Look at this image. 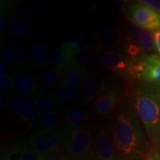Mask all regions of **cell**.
<instances>
[{
  "label": "cell",
  "instance_id": "6da1fadb",
  "mask_svg": "<svg viewBox=\"0 0 160 160\" xmlns=\"http://www.w3.org/2000/svg\"><path fill=\"white\" fill-rule=\"evenodd\" d=\"M111 133L117 160H139L145 155L146 140L131 102L120 104L113 111Z\"/></svg>",
  "mask_w": 160,
  "mask_h": 160
},
{
  "label": "cell",
  "instance_id": "7a4b0ae2",
  "mask_svg": "<svg viewBox=\"0 0 160 160\" xmlns=\"http://www.w3.org/2000/svg\"><path fill=\"white\" fill-rule=\"evenodd\" d=\"M133 106L148 136L156 139L160 131V88L148 84L138 86Z\"/></svg>",
  "mask_w": 160,
  "mask_h": 160
},
{
  "label": "cell",
  "instance_id": "3957f363",
  "mask_svg": "<svg viewBox=\"0 0 160 160\" xmlns=\"http://www.w3.org/2000/svg\"><path fill=\"white\" fill-rule=\"evenodd\" d=\"M28 141L38 160H50L65 153L64 135L57 127L37 128Z\"/></svg>",
  "mask_w": 160,
  "mask_h": 160
},
{
  "label": "cell",
  "instance_id": "277c9868",
  "mask_svg": "<svg viewBox=\"0 0 160 160\" xmlns=\"http://www.w3.org/2000/svg\"><path fill=\"white\" fill-rule=\"evenodd\" d=\"M96 134L91 123L63 134L66 154L71 160H97Z\"/></svg>",
  "mask_w": 160,
  "mask_h": 160
},
{
  "label": "cell",
  "instance_id": "5b68a950",
  "mask_svg": "<svg viewBox=\"0 0 160 160\" xmlns=\"http://www.w3.org/2000/svg\"><path fill=\"white\" fill-rule=\"evenodd\" d=\"M129 74L148 85L160 88V56L148 55L139 62H131Z\"/></svg>",
  "mask_w": 160,
  "mask_h": 160
},
{
  "label": "cell",
  "instance_id": "8992f818",
  "mask_svg": "<svg viewBox=\"0 0 160 160\" xmlns=\"http://www.w3.org/2000/svg\"><path fill=\"white\" fill-rule=\"evenodd\" d=\"M128 41L126 51L131 57H138L142 53H151L156 48L153 35L151 32L141 27L133 25L128 33Z\"/></svg>",
  "mask_w": 160,
  "mask_h": 160
},
{
  "label": "cell",
  "instance_id": "52a82bcc",
  "mask_svg": "<svg viewBox=\"0 0 160 160\" xmlns=\"http://www.w3.org/2000/svg\"><path fill=\"white\" fill-rule=\"evenodd\" d=\"M128 17L133 25L148 30L157 31L160 29V14L140 3H132L128 9Z\"/></svg>",
  "mask_w": 160,
  "mask_h": 160
},
{
  "label": "cell",
  "instance_id": "ba28073f",
  "mask_svg": "<svg viewBox=\"0 0 160 160\" xmlns=\"http://www.w3.org/2000/svg\"><path fill=\"white\" fill-rule=\"evenodd\" d=\"M13 76V91L15 93L32 97L33 99L46 95V90L44 88L34 76L27 72H18Z\"/></svg>",
  "mask_w": 160,
  "mask_h": 160
},
{
  "label": "cell",
  "instance_id": "9c48e42d",
  "mask_svg": "<svg viewBox=\"0 0 160 160\" xmlns=\"http://www.w3.org/2000/svg\"><path fill=\"white\" fill-rule=\"evenodd\" d=\"M108 88V79L99 73L89 74L80 88V97L83 102L89 103Z\"/></svg>",
  "mask_w": 160,
  "mask_h": 160
},
{
  "label": "cell",
  "instance_id": "30bf717a",
  "mask_svg": "<svg viewBox=\"0 0 160 160\" xmlns=\"http://www.w3.org/2000/svg\"><path fill=\"white\" fill-rule=\"evenodd\" d=\"M8 107L17 113L22 121L32 122L37 118L39 110L34 101L25 96H15L11 98Z\"/></svg>",
  "mask_w": 160,
  "mask_h": 160
},
{
  "label": "cell",
  "instance_id": "8fae6325",
  "mask_svg": "<svg viewBox=\"0 0 160 160\" xmlns=\"http://www.w3.org/2000/svg\"><path fill=\"white\" fill-rule=\"evenodd\" d=\"M1 160H38L28 141L20 139L10 144L1 153Z\"/></svg>",
  "mask_w": 160,
  "mask_h": 160
},
{
  "label": "cell",
  "instance_id": "7c38bea8",
  "mask_svg": "<svg viewBox=\"0 0 160 160\" xmlns=\"http://www.w3.org/2000/svg\"><path fill=\"white\" fill-rule=\"evenodd\" d=\"M99 63L113 73L125 77L129 74L131 62L117 51H105L99 56Z\"/></svg>",
  "mask_w": 160,
  "mask_h": 160
},
{
  "label": "cell",
  "instance_id": "4fadbf2b",
  "mask_svg": "<svg viewBox=\"0 0 160 160\" xmlns=\"http://www.w3.org/2000/svg\"><path fill=\"white\" fill-rule=\"evenodd\" d=\"M1 11L26 22H31L37 17V9L33 5L18 1H1Z\"/></svg>",
  "mask_w": 160,
  "mask_h": 160
},
{
  "label": "cell",
  "instance_id": "5bb4252c",
  "mask_svg": "<svg viewBox=\"0 0 160 160\" xmlns=\"http://www.w3.org/2000/svg\"><path fill=\"white\" fill-rule=\"evenodd\" d=\"M95 151L97 160H117L111 129L103 128L97 132L95 138Z\"/></svg>",
  "mask_w": 160,
  "mask_h": 160
},
{
  "label": "cell",
  "instance_id": "9a60e30c",
  "mask_svg": "<svg viewBox=\"0 0 160 160\" xmlns=\"http://www.w3.org/2000/svg\"><path fill=\"white\" fill-rule=\"evenodd\" d=\"M88 75L89 72L85 68L71 64L59 71V85L76 88L82 85Z\"/></svg>",
  "mask_w": 160,
  "mask_h": 160
},
{
  "label": "cell",
  "instance_id": "2e32d148",
  "mask_svg": "<svg viewBox=\"0 0 160 160\" xmlns=\"http://www.w3.org/2000/svg\"><path fill=\"white\" fill-rule=\"evenodd\" d=\"M121 93L117 88L108 89L94 101L95 112L100 116L108 115L119 105Z\"/></svg>",
  "mask_w": 160,
  "mask_h": 160
},
{
  "label": "cell",
  "instance_id": "e0dca14e",
  "mask_svg": "<svg viewBox=\"0 0 160 160\" xmlns=\"http://www.w3.org/2000/svg\"><path fill=\"white\" fill-rule=\"evenodd\" d=\"M88 119L89 113L82 109L73 108L66 110L62 117V133L66 134L81 128L90 123Z\"/></svg>",
  "mask_w": 160,
  "mask_h": 160
},
{
  "label": "cell",
  "instance_id": "ac0fdd59",
  "mask_svg": "<svg viewBox=\"0 0 160 160\" xmlns=\"http://www.w3.org/2000/svg\"><path fill=\"white\" fill-rule=\"evenodd\" d=\"M99 44L107 48H114L119 44L120 37L116 28L107 23H99L94 31Z\"/></svg>",
  "mask_w": 160,
  "mask_h": 160
},
{
  "label": "cell",
  "instance_id": "d6986e66",
  "mask_svg": "<svg viewBox=\"0 0 160 160\" xmlns=\"http://www.w3.org/2000/svg\"><path fill=\"white\" fill-rule=\"evenodd\" d=\"M48 56L47 48L43 43H34L31 45L28 52L26 65L29 68L39 67L42 64H45Z\"/></svg>",
  "mask_w": 160,
  "mask_h": 160
},
{
  "label": "cell",
  "instance_id": "ffe728a7",
  "mask_svg": "<svg viewBox=\"0 0 160 160\" xmlns=\"http://www.w3.org/2000/svg\"><path fill=\"white\" fill-rule=\"evenodd\" d=\"M65 110L62 107H59L54 111L41 112L38 116L36 122L37 128H53L57 127L56 125L62 119Z\"/></svg>",
  "mask_w": 160,
  "mask_h": 160
},
{
  "label": "cell",
  "instance_id": "44dd1931",
  "mask_svg": "<svg viewBox=\"0 0 160 160\" xmlns=\"http://www.w3.org/2000/svg\"><path fill=\"white\" fill-rule=\"evenodd\" d=\"M28 52L20 46L12 45L4 49L1 54L3 62L8 64H19L26 62Z\"/></svg>",
  "mask_w": 160,
  "mask_h": 160
},
{
  "label": "cell",
  "instance_id": "7402d4cb",
  "mask_svg": "<svg viewBox=\"0 0 160 160\" xmlns=\"http://www.w3.org/2000/svg\"><path fill=\"white\" fill-rule=\"evenodd\" d=\"M46 65L53 66V68L60 71L71 64V57L65 50L60 48L51 51L48 56Z\"/></svg>",
  "mask_w": 160,
  "mask_h": 160
},
{
  "label": "cell",
  "instance_id": "603a6c76",
  "mask_svg": "<svg viewBox=\"0 0 160 160\" xmlns=\"http://www.w3.org/2000/svg\"><path fill=\"white\" fill-rule=\"evenodd\" d=\"M60 48L65 50L71 57H72L76 53L86 51L88 45L82 38L77 37V36H71L68 38L65 42H63Z\"/></svg>",
  "mask_w": 160,
  "mask_h": 160
},
{
  "label": "cell",
  "instance_id": "cb8c5ba5",
  "mask_svg": "<svg viewBox=\"0 0 160 160\" xmlns=\"http://www.w3.org/2000/svg\"><path fill=\"white\" fill-rule=\"evenodd\" d=\"M6 30L10 36L16 39H26L31 33V31L28 26L22 22L16 21V20L8 23Z\"/></svg>",
  "mask_w": 160,
  "mask_h": 160
},
{
  "label": "cell",
  "instance_id": "d4e9b609",
  "mask_svg": "<svg viewBox=\"0 0 160 160\" xmlns=\"http://www.w3.org/2000/svg\"><path fill=\"white\" fill-rule=\"evenodd\" d=\"M96 58L93 53L88 51L80 52L71 57L72 65L85 68L95 62Z\"/></svg>",
  "mask_w": 160,
  "mask_h": 160
},
{
  "label": "cell",
  "instance_id": "484cf974",
  "mask_svg": "<svg viewBox=\"0 0 160 160\" xmlns=\"http://www.w3.org/2000/svg\"><path fill=\"white\" fill-rule=\"evenodd\" d=\"M39 111L47 112L54 111L57 108V102L47 95L33 99Z\"/></svg>",
  "mask_w": 160,
  "mask_h": 160
},
{
  "label": "cell",
  "instance_id": "4316f807",
  "mask_svg": "<svg viewBox=\"0 0 160 160\" xmlns=\"http://www.w3.org/2000/svg\"><path fill=\"white\" fill-rule=\"evenodd\" d=\"M75 93V88L59 85L57 92H56V102L58 105H62V104H64L66 102L71 100L74 97Z\"/></svg>",
  "mask_w": 160,
  "mask_h": 160
},
{
  "label": "cell",
  "instance_id": "83f0119b",
  "mask_svg": "<svg viewBox=\"0 0 160 160\" xmlns=\"http://www.w3.org/2000/svg\"><path fill=\"white\" fill-rule=\"evenodd\" d=\"M57 76H59L58 70L55 68L47 70L40 76L39 82L45 89L53 87L55 84Z\"/></svg>",
  "mask_w": 160,
  "mask_h": 160
},
{
  "label": "cell",
  "instance_id": "f1b7e54d",
  "mask_svg": "<svg viewBox=\"0 0 160 160\" xmlns=\"http://www.w3.org/2000/svg\"><path fill=\"white\" fill-rule=\"evenodd\" d=\"M0 88L1 91L6 92L13 91V76L8 75L0 77Z\"/></svg>",
  "mask_w": 160,
  "mask_h": 160
},
{
  "label": "cell",
  "instance_id": "f546056e",
  "mask_svg": "<svg viewBox=\"0 0 160 160\" xmlns=\"http://www.w3.org/2000/svg\"><path fill=\"white\" fill-rule=\"evenodd\" d=\"M140 3L147 6L153 11L157 12L160 14V1H155V0H140Z\"/></svg>",
  "mask_w": 160,
  "mask_h": 160
},
{
  "label": "cell",
  "instance_id": "4dcf8cb0",
  "mask_svg": "<svg viewBox=\"0 0 160 160\" xmlns=\"http://www.w3.org/2000/svg\"><path fill=\"white\" fill-rule=\"evenodd\" d=\"M10 95L8 92L1 91L0 92V108L1 110H4L10 102Z\"/></svg>",
  "mask_w": 160,
  "mask_h": 160
},
{
  "label": "cell",
  "instance_id": "1f68e13d",
  "mask_svg": "<svg viewBox=\"0 0 160 160\" xmlns=\"http://www.w3.org/2000/svg\"><path fill=\"white\" fill-rule=\"evenodd\" d=\"M42 11H43L44 14L46 16V18H47V19H48L49 20H51L52 17H53L52 11L51 10V5L45 2V3L42 4Z\"/></svg>",
  "mask_w": 160,
  "mask_h": 160
},
{
  "label": "cell",
  "instance_id": "d6a6232c",
  "mask_svg": "<svg viewBox=\"0 0 160 160\" xmlns=\"http://www.w3.org/2000/svg\"><path fill=\"white\" fill-rule=\"evenodd\" d=\"M9 68L8 66L7 63L3 62L2 60H1L0 62V77H6V76H8V71H9Z\"/></svg>",
  "mask_w": 160,
  "mask_h": 160
},
{
  "label": "cell",
  "instance_id": "836d02e7",
  "mask_svg": "<svg viewBox=\"0 0 160 160\" xmlns=\"http://www.w3.org/2000/svg\"><path fill=\"white\" fill-rule=\"evenodd\" d=\"M5 13L2 11H1V16H0V34L2 38V34L5 32Z\"/></svg>",
  "mask_w": 160,
  "mask_h": 160
},
{
  "label": "cell",
  "instance_id": "e575fe53",
  "mask_svg": "<svg viewBox=\"0 0 160 160\" xmlns=\"http://www.w3.org/2000/svg\"><path fill=\"white\" fill-rule=\"evenodd\" d=\"M153 38H154L156 48L160 53V29L153 33Z\"/></svg>",
  "mask_w": 160,
  "mask_h": 160
},
{
  "label": "cell",
  "instance_id": "d590c367",
  "mask_svg": "<svg viewBox=\"0 0 160 160\" xmlns=\"http://www.w3.org/2000/svg\"><path fill=\"white\" fill-rule=\"evenodd\" d=\"M114 2L118 8L123 9L125 8V6L127 5L128 1H126V0H117V1H115Z\"/></svg>",
  "mask_w": 160,
  "mask_h": 160
},
{
  "label": "cell",
  "instance_id": "8d00e7d4",
  "mask_svg": "<svg viewBox=\"0 0 160 160\" xmlns=\"http://www.w3.org/2000/svg\"><path fill=\"white\" fill-rule=\"evenodd\" d=\"M50 160H71V158H70L65 153H64V154L59 156V157H57L56 158H53V159H51Z\"/></svg>",
  "mask_w": 160,
  "mask_h": 160
},
{
  "label": "cell",
  "instance_id": "74e56055",
  "mask_svg": "<svg viewBox=\"0 0 160 160\" xmlns=\"http://www.w3.org/2000/svg\"><path fill=\"white\" fill-rule=\"evenodd\" d=\"M145 160H153V159H152V158H148V159H145Z\"/></svg>",
  "mask_w": 160,
  "mask_h": 160
}]
</instances>
